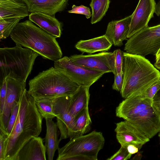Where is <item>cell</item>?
I'll use <instances>...</instances> for the list:
<instances>
[{
	"label": "cell",
	"instance_id": "7c38bea8",
	"mask_svg": "<svg viewBox=\"0 0 160 160\" xmlns=\"http://www.w3.org/2000/svg\"><path fill=\"white\" fill-rule=\"evenodd\" d=\"M156 5L155 0H139L135 9L131 14L127 38L148 26L149 22L153 17Z\"/></svg>",
	"mask_w": 160,
	"mask_h": 160
},
{
	"label": "cell",
	"instance_id": "8fae6325",
	"mask_svg": "<svg viewBox=\"0 0 160 160\" xmlns=\"http://www.w3.org/2000/svg\"><path fill=\"white\" fill-rule=\"evenodd\" d=\"M6 79L7 93L3 110L0 115V129L6 133V129L12 111L26 89V82H21L10 78Z\"/></svg>",
	"mask_w": 160,
	"mask_h": 160
},
{
	"label": "cell",
	"instance_id": "4dcf8cb0",
	"mask_svg": "<svg viewBox=\"0 0 160 160\" xmlns=\"http://www.w3.org/2000/svg\"><path fill=\"white\" fill-rule=\"evenodd\" d=\"M7 84L6 79L0 83V115L2 113L7 93Z\"/></svg>",
	"mask_w": 160,
	"mask_h": 160
},
{
	"label": "cell",
	"instance_id": "7402d4cb",
	"mask_svg": "<svg viewBox=\"0 0 160 160\" xmlns=\"http://www.w3.org/2000/svg\"><path fill=\"white\" fill-rule=\"evenodd\" d=\"M89 88L80 86L77 92L71 97L69 110L75 118L82 111L88 108L90 96Z\"/></svg>",
	"mask_w": 160,
	"mask_h": 160
},
{
	"label": "cell",
	"instance_id": "ab89813d",
	"mask_svg": "<svg viewBox=\"0 0 160 160\" xmlns=\"http://www.w3.org/2000/svg\"><path fill=\"white\" fill-rule=\"evenodd\" d=\"M159 97H160V89L157 92V94H156V95L154 96V98Z\"/></svg>",
	"mask_w": 160,
	"mask_h": 160
},
{
	"label": "cell",
	"instance_id": "e0dca14e",
	"mask_svg": "<svg viewBox=\"0 0 160 160\" xmlns=\"http://www.w3.org/2000/svg\"><path fill=\"white\" fill-rule=\"evenodd\" d=\"M46 152L43 139L41 137H34L21 148L17 160H46Z\"/></svg>",
	"mask_w": 160,
	"mask_h": 160
},
{
	"label": "cell",
	"instance_id": "1f68e13d",
	"mask_svg": "<svg viewBox=\"0 0 160 160\" xmlns=\"http://www.w3.org/2000/svg\"><path fill=\"white\" fill-rule=\"evenodd\" d=\"M160 89V81L149 87L142 95L144 98L153 100L157 92Z\"/></svg>",
	"mask_w": 160,
	"mask_h": 160
},
{
	"label": "cell",
	"instance_id": "7a4b0ae2",
	"mask_svg": "<svg viewBox=\"0 0 160 160\" xmlns=\"http://www.w3.org/2000/svg\"><path fill=\"white\" fill-rule=\"evenodd\" d=\"M123 79L120 92L125 99L143 94L160 81V72L145 57L123 52Z\"/></svg>",
	"mask_w": 160,
	"mask_h": 160
},
{
	"label": "cell",
	"instance_id": "603a6c76",
	"mask_svg": "<svg viewBox=\"0 0 160 160\" xmlns=\"http://www.w3.org/2000/svg\"><path fill=\"white\" fill-rule=\"evenodd\" d=\"M110 2V0H91L90 6L92 11L91 21L92 24L102 20L109 8Z\"/></svg>",
	"mask_w": 160,
	"mask_h": 160
},
{
	"label": "cell",
	"instance_id": "83f0119b",
	"mask_svg": "<svg viewBox=\"0 0 160 160\" xmlns=\"http://www.w3.org/2000/svg\"><path fill=\"white\" fill-rule=\"evenodd\" d=\"M19 105V101L15 105L12 111L6 129L7 136L9 135L11 133L14 127L18 116Z\"/></svg>",
	"mask_w": 160,
	"mask_h": 160
},
{
	"label": "cell",
	"instance_id": "2e32d148",
	"mask_svg": "<svg viewBox=\"0 0 160 160\" xmlns=\"http://www.w3.org/2000/svg\"><path fill=\"white\" fill-rule=\"evenodd\" d=\"M29 12H38L55 17L64 11L69 0H24Z\"/></svg>",
	"mask_w": 160,
	"mask_h": 160
},
{
	"label": "cell",
	"instance_id": "d4e9b609",
	"mask_svg": "<svg viewBox=\"0 0 160 160\" xmlns=\"http://www.w3.org/2000/svg\"><path fill=\"white\" fill-rule=\"evenodd\" d=\"M123 52L120 49L111 52L108 58L109 65L114 75L123 73Z\"/></svg>",
	"mask_w": 160,
	"mask_h": 160
},
{
	"label": "cell",
	"instance_id": "f1b7e54d",
	"mask_svg": "<svg viewBox=\"0 0 160 160\" xmlns=\"http://www.w3.org/2000/svg\"><path fill=\"white\" fill-rule=\"evenodd\" d=\"M132 155L128 151L126 145L121 146L119 149L107 160H127L129 159Z\"/></svg>",
	"mask_w": 160,
	"mask_h": 160
},
{
	"label": "cell",
	"instance_id": "d6986e66",
	"mask_svg": "<svg viewBox=\"0 0 160 160\" xmlns=\"http://www.w3.org/2000/svg\"><path fill=\"white\" fill-rule=\"evenodd\" d=\"M24 0H0V19L18 18L21 19L29 15Z\"/></svg>",
	"mask_w": 160,
	"mask_h": 160
},
{
	"label": "cell",
	"instance_id": "484cf974",
	"mask_svg": "<svg viewBox=\"0 0 160 160\" xmlns=\"http://www.w3.org/2000/svg\"><path fill=\"white\" fill-rule=\"evenodd\" d=\"M54 99L48 98L34 99L37 108L43 118L52 119L56 117L53 109Z\"/></svg>",
	"mask_w": 160,
	"mask_h": 160
},
{
	"label": "cell",
	"instance_id": "836d02e7",
	"mask_svg": "<svg viewBox=\"0 0 160 160\" xmlns=\"http://www.w3.org/2000/svg\"><path fill=\"white\" fill-rule=\"evenodd\" d=\"M6 133L0 130V160H4Z\"/></svg>",
	"mask_w": 160,
	"mask_h": 160
},
{
	"label": "cell",
	"instance_id": "ba28073f",
	"mask_svg": "<svg viewBox=\"0 0 160 160\" xmlns=\"http://www.w3.org/2000/svg\"><path fill=\"white\" fill-rule=\"evenodd\" d=\"M160 49V24L144 28L129 38L124 50L142 56L156 55Z\"/></svg>",
	"mask_w": 160,
	"mask_h": 160
},
{
	"label": "cell",
	"instance_id": "e575fe53",
	"mask_svg": "<svg viewBox=\"0 0 160 160\" xmlns=\"http://www.w3.org/2000/svg\"><path fill=\"white\" fill-rule=\"evenodd\" d=\"M128 152L132 155L138 152L139 148L136 146L132 144H129L126 145Z\"/></svg>",
	"mask_w": 160,
	"mask_h": 160
},
{
	"label": "cell",
	"instance_id": "4fadbf2b",
	"mask_svg": "<svg viewBox=\"0 0 160 160\" xmlns=\"http://www.w3.org/2000/svg\"><path fill=\"white\" fill-rule=\"evenodd\" d=\"M115 131L116 138L121 146L132 144L140 150L150 140L142 132L126 120L116 123Z\"/></svg>",
	"mask_w": 160,
	"mask_h": 160
},
{
	"label": "cell",
	"instance_id": "44dd1931",
	"mask_svg": "<svg viewBox=\"0 0 160 160\" xmlns=\"http://www.w3.org/2000/svg\"><path fill=\"white\" fill-rule=\"evenodd\" d=\"M46 133L45 137V146L48 160H52L56 150H58L60 141L58 138L56 123L52 118L45 119Z\"/></svg>",
	"mask_w": 160,
	"mask_h": 160
},
{
	"label": "cell",
	"instance_id": "8d00e7d4",
	"mask_svg": "<svg viewBox=\"0 0 160 160\" xmlns=\"http://www.w3.org/2000/svg\"><path fill=\"white\" fill-rule=\"evenodd\" d=\"M155 13L158 16H160V0L156 4Z\"/></svg>",
	"mask_w": 160,
	"mask_h": 160
},
{
	"label": "cell",
	"instance_id": "3957f363",
	"mask_svg": "<svg viewBox=\"0 0 160 160\" xmlns=\"http://www.w3.org/2000/svg\"><path fill=\"white\" fill-rule=\"evenodd\" d=\"M116 114L129 122L149 139L160 131L159 112L153 100L142 95L125 98L117 107Z\"/></svg>",
	"mask_w": 160,
	"mask_h": 160
},
{
	"label": "cell",
	"instance_id": "277c9868",
	"mask_svg": "<svg viewBox=\"0 0 160 160\" xmlns=\"http://www.w3.org/2000/svg\"><path fill=\"white\" fill-rule=\"evenodd\" d=\"M10 37L16 44L32 50L44 59L55 61L62 57L56 38L29 20L19 22Z\"/></svg>",
	"mask_w": 160,
	"mask_h": 160
},
{
	"label": "cell",
	"instance_id": "d6a6232c",
	"mask_svg": "<svg viewBox=\"0 0 160 160\" xmlns=\"http://www.w3.org/2000/svg\"><path fill=\"white\" fill-rule=\"evenodd\" d=\"M114 82L112 86L113 89L121 92L123 87V73L115 74Z\"/></svg>",
	"mask_w": 160,
	"mask_h": 160
},
{
	"label": "cell",
	"instance_id": "d590c367",
	"mask_svg": "<svg viewBox=\"0 0 160 160\" xmlns=\"http://www.w3.org/2000/svg\"><path fill=\"white\" fill-rule=\"evenodd\" d=\"M153 101L154 105L160 114V97H154Z\"/></svg>",
	"mask_w": 160,
	"mask_h": 160
},
{
	"label": "cell",
	"instance_id": "52a82bcc",
	"mask_svg": "<svg viewBox=\"0 0 160 160\" xmlns=\"http://www.w3.org/2000/svg\"><path fill=\"white\" fill-rule=\"evenodd\" d=\"M105 139L102 132L93 131L74 137L58 149L57 160H97L103 147Z\"/></svg>",
	"mask_w": 160,
	"mask_h": 160
},
{
	"label": "cell",
	"instance_id": "6da1fadb",
	"mask_svg": "<svg viewBox=\"0 0 160 160\" xmlns=\"http://www.w3.org/2000/svg\"><path fill=\"white\" fill-rule=\"evenodd\" d=\"M19 102L16 122L5 140L4 160H17L21 148L32 138L38 137L42 131L43 118L37 108L34 98L26 89Z\"/></svg>",
	"mask_w": 160,
	"mask_h": 160
},
{
	"label": "cell",
	"instance_id": "cb8c5ba5",
	"mask_svg": "<svg viewBox=\"0 0 160 160\" xmlns=\"http://www.w3.org/2000/svg\"><path fill=\"white\" fill-rule=\"evenodd\" d=\"M75 122L77 137L83 135L90 130L92 121L88 108L84 109L76 116Z\"/></svg>",
	"mask_w": 160,
	"mask_h": 160
},
{
	"label": "cell",
	"instance_id": "5b68a950",
	"mask_svg": "<svg viewBox=\"0 0 160 160\" xmlns=\"http://www.w3.org/2000/svg\"><path fill=\"white\" fill-rule=\"evenodd\" d=\"M28 85V91L34 99L71 96L80 86L54 67L39 72L29 81Z\"/></svg>",
	"mask_w": 160,
	"mask_h": 160
},
{
	"label": "cell",
	"instance_id": "5bb4252c",
	"mask_svg": "<svg viewBox=\"0 0 160 160\" xmlns=\"http://www.w3.org/2000/svg\"><path fill=\"white\" fill-rule=\"evenodd\" d=\"M111 53L104 52L87 55L75 54L69 57L71 61L76 64L105 73L112 72L108 60V56Z\"/></svg>",
	"mask_w": 160,
	"mask_h": 160
},
{
	"label": "cell",
	"instance_id": "f35d334b",
	"mask_svg": "<svg viewBox=\"0 0 160 160\" xmlns=\"http://www.w3.org/2000/svg\"><path fill=\"white\" fill-rule=\"evenodd\" d=\"M154 66L158 70H160V62H155Z\"/></svg>",
	"mask_w": 160,
	"mask_h": 160
},
{
	"label": "cell",
	"instance_id": "ac0fdd59",
	"mask_svg": "<svg viewBox=\"0 0 160 160\" xmlns=\"http://www.w3.org/2000/svg\"><path fill=\"white\" fill-rule=\"evenodd\" d=\"M29 20L55 38L61 37L63 30L62 24L55 17L35 12L29 15Z\"/></svg>",
	"mask_w": 160,
	"mask_h": 160
},
{
	"label": "cell",
	"instance_id": "30bf717a",
	"mask_svg": "<svg viewBox=\"0 0 160 160\" xmlns=\"http://www.w3.org/2000/svg\"><path fill=\"white\" fill-rule=\"evenodd\" d=\"M71 97H59L55 99L53 102V111L57 118L56 123L60 132V141L77 137L75 118L69 110Z\"/></svg>",
	"mask_w": 160,
	"mask_h": 160
},
{
	"label": "cell",
	"instance_id": "9c48e42d",
	"mask_svg": "<svg viewBox=\"0 0 160 160\" xmlns=\"http://www.w3.org/2000/svg\"><path fill=\"white\" fill-rule=\"evenodd\" d=\"M54 67L79 86L90 87L105 74L93 70L72 62L69 57L64 56L54 61Z\"/></svg>",
	"mask_w": 160,
	"mask_h": 160
},
{
	"label": "cell",
	"instance_id": "60d3db41",
	"mask_svg": "<svg viewBox=\"0 0 160 160\" xmlns=\"http://www.w3.org/2000/svg\"><path fill=\"white\" fill-rule=\"evenodd\" d=\"M158 136L159 138L160 141V131L158 132Z\"/></svg>",
	"mask_w": 160,
	"mask_h": 160
},
{
	"label": "cell",
	"instance_id": "8992f818",
	"mask_svg": "<svg viewBox=\"0 0 160 160\" xmlns=\"http://www.w3.org/2000/svg\"><path fill=\"white\" fill-rule=\"evenodd\" d=\"M16 44L0 48V83L7 78L26 82L36 58L40 55L32 50Z\"/></svg>",
	"mask_w": 160,
	"mask_h": 160
},
{
	"label": "cell",
	"instance_id": "4316f807",
	"mask_svg": "<svg viewBox=\"0 0 160 160\" xmlns=\"http://www.w3.org/2000/svg\"><path fill=\"white\" fill-rule=\"evenodd\" d=\"M21 20L18 18L0 19V39H5L9 36Z\"/></svg>",
	"mask_w": 160,
	"mask_h": 160
},
{
	"label": "cell",
	"instance_id": "f546056e",
	"mask_svg": "<svg viewBox=\"0 0 160 160\" xmlns=\"http://www.w3.org/2000/svg\"><path fill=\"white\" fill-rule=\"evenodd\" d=\"M68 12L69 13L84 15L87 19L89 18L92 16V13L90 8L82 5L79 6L73 5L72 7V9L68 11Z\"/></svg>",
	"mask_w": 160,
	"mask_h": 160
},
{
	"label": "cell",
	"instance_id": "ffe728a7",
	"mask_svg": "<svg viewBox=\"0 0 160 160\" xmlns=\"http://www.w3.org/2000/svg\"><path fill=\"white\" fill-rule=\"evenodd\" d=\"M112 44L105 35L87 40H81L75 45V48L82 53L92 54L97 52L107 51Z\"/></svg>",
	"mask_w": 160,
	"mask_h": 160
},
{
	"label": "cell",
	"instance_id": "74e56055",
	"mask_svg": "<svg viewBox=\"0 0 160 160\" xmlns=\"http://www.w3.org/2000/svg\"><path fill=\"white\" fill-rule=\"evenodd\" d=\"M141 152H137V154L133 157L132 159H140L142 157V153Z\"/></svg>",
	"mask_w": 160,
	"mask_h": 160
},
{
	"label": "cell",
	"instance_id": "9a60e30c",
	"mask_svg": "<svg viewBox=\"0 0 160 160\" xmlns=\"http://www.w3.org/2000/svg\"><path fill=\"white\" fill-rule=\"evenodd\" d=\"M132 15L120 20H112L107 25L105 36L115 47H121L123 41L127 38Z\"/></svg>",
	"mask_w": 160,
	"mask_h": 160
}]
</instances>
